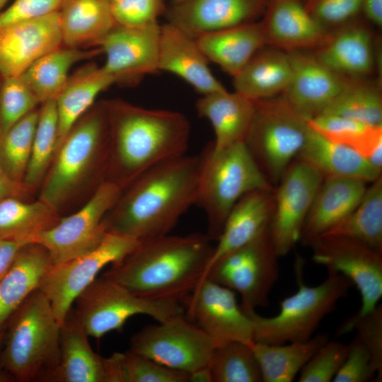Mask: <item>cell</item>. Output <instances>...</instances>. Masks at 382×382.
<instances>
[{
	"label": "cell",
	"mask_w": 382,
	"mask_h": 382,
	"mask_svg": "<svg viewBox=\"0 0 382 382\" xmlns=\"http://www.w3.org/2000/svg\"><path fill=\"white\" fill-rule=\"evenodd\" d=\"M291 65L289 82L282 93L308 119L321 114L350 77L332 71L306 50L287 52Z\"/></svg>",
	"instance_id": "obj_20"
},
{
	"label": "cell",
	"mask_w": 382,
	"mask_h": 382,
	"mask_svg": "<svg viewBox=\"0 0 382 382\" xmlns=\"http://www.w3.org/2000/svg\"><path fill=\"white\" fill-rule=\"evenodd\" d=\"M199 154L200 169L195 204L204 212L207 236L217 241L232 207L244 195L272 190L244 141L219 151L209 142Z\"/></svg>",
	"instance_id": "obj_6"
},
{
	"label": "cell",
	"mask_w": 382,
	"mask_h": 382,
	"mask_svg": "<svg viewBox=\"0 0 382 382\" xmlns=\"http://www.w3.org/2000/svg\"><path fill=\"white\" fill-rule=\"evenodd\" d=\"M110 357L112 382H189L190 374L170 369L131 351Z\"/></svg>",
	"instance_id": "obj_43"
},
{
	"label": "cell",
	"mask_w": 382,
	"mask_h": 382,
	"mask_svg": "<svg viewBox=\"0 0 382 382\" xmlns=\"http://www.w3.org/2000/svg\"><path fill=\"white\" fill-rule=\"evenodd\" d=\"M183 302L186 317L215 346L231 341L254 342L251 319L238 304L234 291L204 278Z\"/></svg>",
	"instance_id": "obj_16"
},
{
	"label": "cell",
	"mask_w": 382,
	"mask_h": 382,
	"mask_svg": "<svg viewBox=\"0 0 382 382\" xmlns=\"http://www.w3.org/2000/svg\"><path fill=\"white\" fill-rule=\"evenodd\" d=\"M114 83L113 78L95 63L79 67L69 76L56 99L58 118L56 151L73 125L95 103L97 96Z\"/></svg>",
	"instance_id": "obj_31"
},
{
	"label": "cell",
	"mask_w": 382,
	"mask_h": 382,
	"mask_svg": "<svg viewBox=\"0 0 382 382\" xmlns=\"http://www.w3.org/2000/svg\"><path fill=\"white\" fill-rule=\"evenodd\" d=\"M161 25L142 27L116 24L97 44L105 54L103 69L115 83L134 85L158 70Z\"/></svg>",
	"instance_id": "obj_17"
},
{
	"label": "cell",
	"mask_w": 382,
	"mask_h": 382,
	"mask_svg": "<svg viewBox=\"0 0 382 382\" xmlns=\"http://www.w3.org/2000/svg\"><path fill=\"white\" fill-rule=\"evenodd\" d=\"M308 13L328 31L357 18L361 0H303Z\"/></svg>",
	"instance_id": "obj_48"
},
{
	"label": "cell",
	"mask_w": 382,
	"mask_h": 382,
	"mask_svg": "<svg viewBox=\"0 0 382 382\" xmlns=\"http://www.w3.org/2000/svg\"><path fill=\"white\" fill-rule=\"evenodd\" d=\"M274 187L254 190L237 201L214 247L206 272L221 257L250 242L269 227L274 211Z\"/></svg>",
	"instance_id": "obj_26"
},
{
	"label": "cell",
	"mask_w": 382,
	"mask_h": 382,
	"mask_svg": "<svg viewBox=\"0 0 382 382\" xmlns=\"http://www.w3.org/2000/svg\"><path fill=\"white\" fill-rule=\"evenodd\" d=\"M328 334L318 333L303 342L280 345L253 342L252 347L264 382H291L328 340Z\"/></svg>",
	"instance_id": "obj_36"
},
{
	"label": "cell",
	"mask_w": 382,
	"mask_h": 382,
	"mask_svg": "<svg viewBox=\"0 0 382 382\" xmlns=\"http://www.w3.org/2000/svg\"><path fill=\"white\" fill-rule=\"evenodd\" d=\"M110 6L115 23L128 27L156 23L167 8L165 0H116Z\"/></svg>",
	"instance_id": "obj_47"
},
{
	"label": "cell",
	"mask_w": 382,
	"mask_h": 382,
	"mask_svg": "<svg viewBox=\"0 0 382 382\" xmlns=\"http://www.w3.org/2000/svg\"><path fill=\"white\" fill-rule=\"evenodd\" d=\"M382 126V95L378 83L349 78L335 100L322 112Z\"/></svg>",
	"instance_id": "obj_40"
},
{
	"label": "cell",
	"mask_w": 382,
	"mask_h": 382,
	"mask_svg": "<svg viewBox=\"0 0 382 382\" xmlns=\"http://www.w3.org/2000/svg\"><path fill=\"white\" fill-rule=\"evenodd\" d=\"M62 45L96 46L116 25L110 0H64L59 11Z\"/></svg>",
	"instance_id": "obj_33"
},
{
	"label": "cell",
	"mask_w": 382,
	"mask_h": 382,
	"mask_svg": "<svg viewBox=\"0 0 382 382\" xmlns=\"http://www.w3.org/2000/svg\"><path fill=\"white\" fill-rule=\"evenodd\" d=\"M212 382L209 366L190 374L189 382Z\"/></svg>",
	"instance_id": "obj_54"
},
{
	"label": "cell",
	"mask_w": 382,
	"mask_h": 382,
	"mask_svg": "<svg viewBox=\"0 0 382 382\" xmlns=\"http://www.w3.org/2000/svg\"><path fill=\"white\" fill-rule=\"evenodd\" d=\"M2 337H3V332H0V347H1V340H2Z\"/></svg>",
	"instance_id": "obj_57"
},
{
	"label": "cell",
	"mask_w": 382,
	"mask_h": 382,
	"mask_svg": "<svg viewBox=\"0 0 382 382\" xmlns=\"http://www.w3.org/2000/svg\"><path fill=\"white\" fill-rule=\"evenodd\" d=\"M72 306L59 328V358L52 382H109L108 359L93 351Z\"/></svg>",
	"instance_id": "obj_24"
},
{
	"label": "cell",
	"mask_w": 382,
	"mask_h": 382,
	"mask_svg": "<svg viewBox=\"0 0 382 382\" xmlns=\"http://www.w3.org/2000/svg\"><path fill=\"white\" fill-rule=\"evenodd\" d=\"M170 1H171V4H174L179 3L183 0H170Z\"/></svg>",
	"instance_id": "obj_56"
},
{
	"label": "cell",
	"mask_w": 382,
	"mask_h": 382,
	"mask_svg": "<svg viewBox=\"0 0 382 382\" xmlns=\"http://www.w3.org/2000/svg\"><path fill=\"white\" fill-rule=\"evenodd\" d=\"M199 154H186L146 170L127 187L103 219L107 233L139 242L168 235L195 204Z\"/></svg>",
	"instance_id": "obj_1"
},
{
	"label": "cell",
	"mask_w": 382,
	"mask_h": 382,
	"mask_svg": "<svg viewBox=\"0 0 382 382\" xmlns=\"http://www.w3.org/2000/svg\"><path fill=\"white\" fill-rule=\"evenodd\" d=\"M121 192L117 185L105 180L81 209L62 217L55 226L41 233L35 242L47 249L53 264L94 250L107 234L103 219L117 202Z\"/></svg>",
	"instance_id": "obj_13"
},
{
	"label": "cell",
	"mask_w": 382,
	"mask_h": 382,
	"mask_svg": "<svg viewBox=\"0 0 382 382\" xmlns=\"http://www.w3.org/2000/svg\"><path fill=\"white\" fill-rule=\"evenodd\" d=\"M279 257L268 227L215 261L204 278L237 292L243 311H255L269 305L270 293L279 276Z\"/></svg>",
	"instance_id": "obj_10"
},
{
	"label": "cell",
	"mask_w": 382,
	"mask_h": 382,
	"mask_svg": "<svg viewBox=\"0 0 382 382\" xmlns=\"http://www.w3.org/2000/svg\"><path fill=\"white\" fill-rule=\"evenodd\" d=\"M110 153L105 180L122 190L151 167L183 155L191 125L181 112L105 100Z\"/></svg>",
	"instance_id": "obj_2"
},
{
	"label": "cell",
	"mask_w": 382,
	"mask_h": 382,
	"mask_svg": "<svg viewBox=\"0 0 382 382\" xmlns=\"http://www.w3.org/2000/svg\"><path fill=\"white\" fill-rule=\"evenodd\" d=\"M312 259L328 272L347 277L358 289L361 304L354 314L374 310L382 296V251L342 236L323 234L313 239Z\"/></svg>",
	"instance_id": "obj_14"
},
{
	"label": "cell",
	"mask_w": 382,
	"mask_h": 382,
	"mask_svg": "<svg viewBox=\"0 0 382 382\" xmlns=\"http://www.w3.org/2000/svg\"><path fill=\"white\" fill-rule=\"evenodd\" d=\"M64 0H14L0 13V28L23 20L35 18L59 11Z\"/></svg>",
	"instance_id": "obj_50"
},
{
	"label": "cell",
	"mask_w": 382,
	"mask_h": 382,
	"mask_svg": "<svg viewBox=\"0 0 382 382\" xmlns=\"http://www.w3.org/2000/svg\"><path fill=\"white\" fill-rule=\"evenodd\" d=\"M62 45L59 13L0 28V76H21L37 59Z\"/></svg>",
	"instance_id": "obj_18"
},
{
	"label": "cell",
	"mask_w": 382,
	"mask_h": 382,
	"mask_svg": "<svg viewBox=\"0 0 382 382\" xmlns=\"http://www.w3.org/2000/svg\"><path fill=\"white\" fill-rule=\"evenodd\" d=\"M195 107L198 115L208 120L213 127L215 151L245 141L253 116V100L224 90L202 95Z\"/></svg>",
	"instance_id": "obj_28"
},
{
	"label": "cell",
	"mask_w": 382,
	"mask_h": 382,
	"mask_svg": "<svg viewBox=\"0 0 382 382\" xmlns=\"http://www.w3.org/2000/svg\"><path fill=\"white\" fill-rule=\"evenodd\" d=\"M253 344L228 342L214 347L209 369L212 382H261Z\"/></svg>",
	"instance_id": "obj_41"
},
{
	"label": "cell",
	"mask_w": 382,
	"mask_h": 382,
	"mask_svg": "<svg viewBox=\"0 0 382 382\" xmlns=\"http://www.w3.org/2000/svg\"><path fill=\"white\" fill-rule=\"evenodd\" d=\"M298 158L307 163L323 177L341 176L372 183L381 170L351 148L332 142L309 126L308 137Z\"/></svg>",
	"instance_id": "obj_32"
},
{
	"label": "cell",
	"mask_w": 382,
	"mask_h": 382,
	"mask_svg": "<svg viewBox=\"0 0 382 382\" xmlns=\"http://www.w3.org/2000/svg\"><path fill=\"white\" fill-rule=\"evenodd\" d=\"M308 123L327 139L352 149L382 170V126L327 113L308 119Z\"/></svg>",
	"instance_id": "obj_35"
},
{
	"label": "cell",
	"mask_w": 382,
	"mask_h": 382,
	"mask_svg": "<svg viewBox=\"0 0 382 382\" xmlns=\"http://www.w3.org/2000/svg\"><path fill=\"white\" fill-rule=\"evenodd\" d=\"M357 331V335L370 352L377 369V381L382 379V306L381 304L371 311L361 315H352L338 328L337 335L340 336Z\"/></svg>",
	"instance_id": "obj_45"
},
{
	"label": "cell",
	"mask_w": 382,
	"mask_h": 382,
	"mask_svg": "<svg viewBox=\"0 0 382 382\" xmlns=\"http://www.w3.org/2000/svg\"><path fill=\"white\" fill-rule=\"evenodd\" d=\"M139 243L128 236L107 233L94 250L50 267L42 277L39 289L49 300L59 325L76 299L96 279L99 272L108 265L120 262Z\"/></svg>",
	"instance_id": "obj_11"
},
{
	"label": "cell",
	"mask_w": 382,
	"mask_h": 382,
	"mask_svg": "<svg viewBox=\"0 0 382 382\" xmlns=\"http://www.w3.org/2000/svg\"><path fill=\"white\" fill-rule=\"evenodd\" d=\"M158 70L179 76L202 95L226 90L211 71L196 40L168 22L161 25Z\"/></svg>",
	"instance_id": "obj_22"
},
{
	"label": "cell",
	"mask_w": 382,
	"mask_h": 382,
	"mask_svg": "<svg viewBox=\"0 0 382 382\" xmlns=\"http://www.w3.org/2000/svg\"><path fill=\"white\" fill-rule=\"evenodd\" d=\"M9 0H0V8L4 7Z\"/></svg>",
	"instance_id": "obj_55"
},
{
	"label": "cell",
	"mask_w": 382,
	"mask_h": 382,
	"mask_svg": "<svg viewBox=\"0 0 382 382\" xmlns=\"http://www.w3.org/2000/svg\"><path fill=\"white\" fill-rule=\"evenodd\" d=\"M330 32L325 42L315 49L314 57L336 73L363 78L375 66L373 36L359 16Z\"/></svg>",
	"instance_id": "obj_23"
},
{
	"label": "cell",
	"mask_w": 382,
	"mask_h": 382,
	"mask_svg": "<svg viewBox=\"0 0 382 382\" xmlns=\"http://www.w3.org/2000/svg\"><path fill=\"white\" fill-rule=\"evenodd\" d=\"M53 265L47 249L33 242L25 244L0 280V332L14 312L40 287Z\"/></svg>",
	"instance_id": "obj_27"
},
{
	"label": "cell",
	"mask_w": 382,
	"mask_h": 382,
	"mask_svg": "<svg viewBox=\"0 0 382 382\" xmlns=\"http://www.w3.org/2000/svg\"><path fill=\"white\" fill-rule=\"evenodd\" d=\"M361 14L370 23L381 27L382 0H361Z\"/></svg>",
	"instance_id": "obj_53"
},
{
	"label": "cell",
	"mask_w": 382,
	"mask_h": 382,
	"mask_svg": "<svg viewBox=\"0 0 382 382\" xmlns=\"http://www.w3.org/2000/svg\"><path fill=\"white\" fill-rule=\"evenodd\" d=\"M268 0H183L167 6L168 23L198 37L260 21Z\"/></svg>",
	"instance_id": "obj_19"
},
{
	"label": "cell",
	"mask_w": 382,
	"mask_h": 382,
	"mask_svg": "<svg viewBox=\"0 0 382 382\" xmlns=\"http://www.w3.org/2000/svg\"><path fill=\"white\" fill-rule=\"evenodd\" d=\"M371 183L356 208L323 234L350 238L382 251V175Z\"/></svg>",
	"instance_id": "obj_38"
},
{
	"label": "cell",
	"mask_w": 382,
	"mask_h": 382,
	"mask_svg": "<svg viewBox=\"0 0 382 382\" xmlns=\"http://www.w3.org/2000/svg\"><path fill=\"white\" fill-rule=\"evenodd\" d=\"M101 53L99 47L87 50L62 45L37 59L21 77L42 104L57 99L68 80L69 70L75 64Z\"/></svg>",
	"instance_id": "obj_34"
},
{
	"label": "cell",
	"mask_w": 382,
	"mask_h": 382,
	"mask_svg": "<svg viewBox=\"0 0 382 382\" xmlns=\"http://www.w3.org/2000/svg\"><path fill=\"white\" fill-rule=\"evenodd\" d=\"M6 326L0 369L15 381H49L59 364L60 325L45 295L34 291Z\"/></svg>",
	"instance_id": "obj_5"
},
{
	"label": "cell",
	"mask_w": 382,
	"mask_h": 382,
	"mask_svg": "<svg viewBox=\"0 0 382 382\" xmlns=\"http://www.w3.org/2000/svg\"><path fill=\"white\" fill-rule=\"evenodd\" d=\"M31 195L23 184L11 180L0 166V199L7 197H16L23 199Z\"/></svg>",
	"instance_id": "obj_52"
},
{
	"label": "cell",
	"mask_w": 382,
	"mask_h": 382,
	"mask_svg": "<svg viewBox=\"0 0 382 382\" xmlns=\"http://www.w3.org/2000/svg\"><path fill=\"white\" fill-rule=\"evenodd\" d=\"M61 218L57 210L40 199L28 202L19 197H4L0 199V238L33 243Z\"/></svg>",
	"instance_id": "obj_37"
},
{
	"label": "cell",
	"mask_w": 382,
	"mask_h": 382,
	"mask_svg": "<svg viewBox=\"0 0 382 382\" xmlns=\"http://www.w3.org/2000/svg\"><path fill=\"white\" fill-rule=\"evenodd\" d=\"M129 345L132 352L189 374L209 366L215 347L185 313L144 327L132 337Z\"/></svg>",
	"instance_id": "obj_12"
},
{
	"label": "cell",
	"mask_w": 382,
	"mask_h": 382,
	"mask_svg": "<svg viewBox=\"0 0 382 382\" xmlns=\"http://www.w3.org/2000/svg\"><path fill=\"white\" fill-rule=\"evenodd\" d=\"M195 40L207 60L232 77L267 46L260 21L207 33Z\"/></svg>",
	"instance_id": "obj_29"
},
{
	"label": "cell",
	"mask_w": 382,
	"mask_h": 382,
	"mask_svg": "<svg viewBox=\"0 0 382 382\" xmlns=\"http://www.w3.org/2000/svg\"><path fill=\"white\" fill-rule=\"evenodd\" d=\"M366 184L354 178L325 177L305 220L299 242L309 245L349 215L362 199Z\"/></svg>",
	"instance_id": "obj_25"
},
{
	"label": "cell",
	"mask_w": 382,
	"mask_h": 382,
	"mask_svg": "<svg viewBox=\"0 0 382 382\" xmlns=\"http://www.w3.org/2000/svg\"><path fill=\"white\" fill-rule=\"evenodd\" d=\"M23 242L0 238V280L10 268L18 251L24 245Z\"/></svg>",
	"instance_id": "obj_51"
},
{
	"label": "cell",
	"mask_w": 382,
	"mask_h": 382,
	"mask_svg": "<svg viewBox=\"0 0 382 382\" xmlns=\"http://www.w3.org/2000/svg\"><path fill=\"white\" fill-rule=\"evenodd\" d=\"M74 303L75 313L87 335L97 339L110 331L121 330L135 315H146L163 323L184 313L179 302L139 296L103 275L95 279Z\"/></svg>",
	"instance_id": "obj_9"
},
{
	"label": "cell",
	"mask_w": 382,
	"mask_h": 382,
	"mask_svg": "<svg viewBox=\"0 0 382 382\" xmlns=\"http://www.w3.org/2000/svg\"><path fill=\"white\" fill-rule=\"evenodd\" d=\"M291 75L289 53L270 46L258 50L233 78L235 91L251 100L282 94Z\"/></svg>",
	"instance_id": "obj_30"
},
{
	"label": "cell",
	"mask_w": 382,
	"mask_h": 382,
	"mask_svg": "<svg viewBox=\"0 0 382 382\" xmlns=\"http://www.w3.org/2000/svg\"><path fill=\"white\" fill-rule=\"evenodd\" d=\"M110 2H111V1H116V0H110Z\"/></svg>",
	"instance_id": "obj_58"
},
{
	"label": "cell",
	"mask_w": 382,
	"mask_h": 382,
	"mask_svg": "<svg viewBox=\"0 0 382 382\" xmlns=\"http://www.w3.org/2000/svg\"><path fill=\"white\" fill-rule=\"evenodd\" d=\"M349 345L347 357L335 376L334 382H365L377 376V369L372 356L359 337Z\"/></svg>",
	"instance_id": "obj_49"
},
{
	"label": "cell",
	"mask_w": 382,
	"mask_h": 382,
	"mask_svg": "<svg viewBox=\"0 0 382 382\" xmlns=\"http://www.w3.org/2000/svg\"><path fill=\"white\" fill-rule=\"evenodd\" d=\"M40 108H36L0 137V166L13 181L23 184L31 154Z\"/></svg>",
	"instance_id": "obj_42"
},
{
	"label": "cell",
	"mask_w": 382,
	"mask_h": 382,
	"mask_svg": "<svg viewBox=\"0 0 382 382\" xmlns=\"http://www.w3.org/2000/svg\"><path fill=\"white\" fill-rule=\"evenodd\" d=\"M213 250L206 234H168L140 242L103 276L139 296L180 303L204 278Z\"/></svg>",
	"instance_id": "obj_3"
},
{
	"label": "cell",
	"mask_w": 382,
	"mask_h": 382,
	"mask_svg": "<svg viewBox=\"0 0 382 382\" xmlns=\"http://www.w3.org/2000/svg\"><path fill=\"white\" fill-rule=\"evenodd\" d=\"M110 129L105 100L95 103L73 125L57 149L39 189V198L59 214L86 190L105 180Z\"/></svg>",
	"instance_id": "obj_4"
},
{
	"label": "cell",
	"mask_w": 382,
	"mask_h": 382,
	"mask_svg": "<svg viewBox=\"0 0 382 382\" xmlns=\"http://www.w3.org/2000/svg\"><path fill=\"white\" fill-rule=\"evenodd\" d=\"M260 21L267 46L286 52L316 49L330 33L308 13L303 0H268Z\"/></svg>",
	"instance_id": "obj_21"
},
{
	"label": "cell",
	"mask_w": 382,
	"mask_h": 382,
	"mask_svg": "<svg viewBox=\"0 0 382 382\" xmlns=\"http://www.w3.org/2000/svg\"><path fill=\"white\" fill-rule=\"evenodd\" d=\"M58 118L56 100L41 104L31 154L23 184L32 195L38 190L50 168L57 149Z\"/></svg>",
	"instance_id": "obj_39"
},
{
	"label": "cell",
	"mask_w": 382,
	"mask_h": 382,
	"mask_svg": "<svg viewBox=\"0 0 382 382\" xmlns=\"http://www.w3.org/2000/svg\"><path fill=\"white\" fill-rule=\"evenodd\" d=\"M294 266L297 291L280 302L277 315L265 317L255 311H244L251 319L255 342L280 345L309 340L323 319L335 311L354 286L343 274L328 272L323 282L310 286L302 278L301 257L296 259Z\"/></svg>",
	"instance_id": "obj_7"
},
{
	"label": "cell",
	"mask_w": 382,
	"mask_h": 382,
	"mask_svg": "<svg viewBox=\"0 0 382 382\" xmlns=\"http://www.w3.org/2000/svg\"><path fill=\"white\" fill-rule=\"evenodd\" d=\"M348 344L328 340L301 370L299 382H330L343 364Z\"/></svg>",
	"instance_id": "obj_46"
},
{
	"label": "cell",
	"mask_w": 382,
	"mask_h": 382,
	"mask_svg": "<svg viewBox=\"0 0 382 382\" xmlns=\"http://www.w3.org/2000/svg\"><path fill=\"white\" fill-rule=\"evenodd\" d=\"M3 79L0 88V137L40 104L21 76Z\"/></svg>",
	"instance_id": "obj_44"
},
{
	"label": "cell",
	"mask_w": 382,
	"mask_h": 382,
	"mask_svg": "<svg viewBox=\"0 0 382 382\" xmlns=\"http://www.w3.org/2000/svg\"><path fill=\"white\" fill-rule=\"evenodd\" d=\"M253 103V116L244 142L274 187L306 143L308 119L282 94Z\"/></svg>",
	"instance_id": "obj_8"
},
{
	"label": "cell",
	"mask_w": 382,
	"mask_h": 382,
	"mask_svg": "<svg viewBox=\"0 0 382 382\" xmlns=\"http://www.w3.org/2000/svg\"><path fill=\"white\" fill-rule=\"evenodd\" d=\"M323 178L318 170L296 158L274 187L269 231L279 257L286 255L299 242L305 220Z\"/></svg>",
	"instance_id": "obj_15"
}]
</instances>
